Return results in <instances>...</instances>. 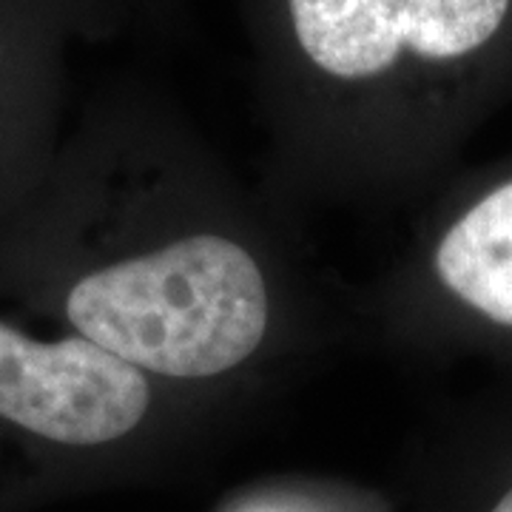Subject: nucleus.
<instances>
[{"instance_id":"nucleus-1","label":"nucleus","mask_w":512,"mask_h":512,"mask_svg":"<svg viewBox=\"0 0 512 512\" xmlns=\"http://www.w3.org/2000/svg\"><path fill=\"white\" fill-rule=\"evenodd\" d=\"M63 319L140 373L211 379L262 345L271 296L251 251L194 234L83 271L63 293Z\"/></svg>"},{"instance_id":"nucleus-2","label":"nucleus","mask_w":512,"mask_h":512,"mask_svg":"<svg viewBox=\"0 0 512 512\" xmlns=\"http://www.w3.org/2000/svg\"><path fill=\"white\" fill-rule=\"evenodd\" d=\"M151 407L146 373L83 336L35 339L0 319V424L89 450L123 439Z\"/></svg>"},{"instance_id":"nucleus-3","label":"nucleus","mask_w":512,"mask_h":512,"mask_svg":"<svg viewBox=\"0 0 512 512\" xmlns=\"http://www.w3.org/2000/svg\"><path fill=\"white\" fill-rule=\"evenodd\" d=\"M293 35L316 69L373 80L404 55L458 60L501 29L510 0H288Z\"/></svg>"},{"instance_id":"nucleus-4","label":"nucleus","mask_w":512,"mask_h":512,"mask_svg":"<svg viewBox=\"0 0 512 512\" xmlns=\"http://www.w3.org/2000/svg\"><path fill=\"white\" fill-rule=\"evenodd\" d=\"M436 274L461 302L512 328V183L478 200L441 237Z\"/></svg>"},{"instance_id":"nucleus-5","label":"nucleus","mask_w":512,"mask_h":512,"mask_svg":"<svg viewBox=\"0 0 512 512\" xmlns=\"http://www.w3.org/2000/svg\"><path fill=\"white\" fill-rule=\"evenodd\" d=\"M493 512H512V490L507 495H504V498H501L498 504H495Z\"/></svg>"}]
</instances>
